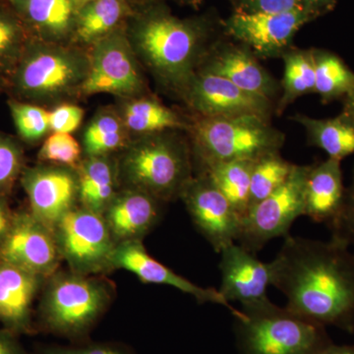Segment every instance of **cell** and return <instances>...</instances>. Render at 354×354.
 Returning <instances> with one entry per match:
<instances>
[{
    "instance_id": "6da1fadb",
    "label": "cell",
    "mask_w": 354,
    "mask_h": 354,
    "mask_svg": "<svg viewBox=\"0 0 354 354\" xmlns=\"http://www.w3.org/2000/svg\"><path fill=\"white\" fill-rule=\"evenodd\" d=\"M272 286L286 308L324 326L354 333V251L341 239L286 235L272 261Z\"/></svg>"
},
{
    "instance_id": "7a4b0ae2",
    "label": "cell",
    "mask_w": 354,
    "mask_h": 354,
    "mask_svg": "<svg viewBox=\"0 0 354 354\" xmlns=\"http://www.w3.org/2000/svg\"><path fill=\"white\" fill-rule=\"evenodd\" d=\"M207 39V28L198 23L153 11L135 27L134 51L160 82L183 94L209 51Z\"/></svg>"
},
{
    "instance_id": "3957f363",
    "label": "cell",
    "mask_w": 354,
    "mask_h": 354,
    "mask_svg": "<svg viewBox=\"0 0 354 354\" xmlns=\"http://www.w3.org/2000/svg\"><path fill=\"white\" fill-rule=\"evenodd\" d=\"M118 174L127 188L143 191L162 203L180 197L192 178L190 150L171 135H146L123 153Z\"/></svg>"
},
{
    "instance_id": "277c9868",
    "label": "cell",
    "mask_w": 354,
    "mask_h": 354,
    "mask_svg": "<svg viewBox=\"0 0 354 354\" xmlns=\"http://www.w3.org/2000/svg\"><path fill=\"white\" fill-rule=\"evenodd\" d=\"M235 320L245 354H314L332 344L324 326L272 304L269 297L241 306Z\"/></svg>"
},
{
    "instance_id": "5b68a950",
    "label": "cell",
    "mask_w": 354,
    "mask_h": 354,
    "mask_svg": "<svg viewBox=\"0 0 354 354\" xmlns=\"http://www.w3.org/2000/svg\"><path fill=\"white\" fill-rule=\"evenodd\" d=\"M90 58L79 51L44 41H29L7 78V87L22 101L50 102L82 87Z\"/></svg>"
},
{
    "instance_id": "8992f818",
    "label": "cell",
    "mask_w": 354,
    "mask_h": 354,
    "mask_svg": "<svg viewBox=\"0 0 354 354\" xmlns=\"http://www.w3.org/2000/svg\"><path fill=\"white\" fill-rule=\"evenodd\" d=\"M264 116L200 118L192 127L194 153L200 165L256 160L279 153L285 134L272 127Z\"/></svg>"
},
{
    "instance_id": "52a82bcc",
    "label": "cell",
    "mask_w": 354,
    "mask_h": 354,
    "mask_svg": "<svg viewBox=\"0 0 354 354\" xmlns=\"http://www.w3.org/2000/svg\"><path fill=\"white\" fill-rule=\"evenodd\" d=\"M111 300L109 283L76 274H53L41 304L46 327L64 335H78L90 329Z\"/></svg>"
},
{
    "instance_id": "ba28073f",
    "label": "cell",
    "mask_w": 354,
    "mask_h": 354,
    "mask_svg": "<svg viewBox=\"0 0 354 354\" xmlns=\"http://www.w3.org/2000/svg\"><path fill=\"white\" fill-rule=\"evenodd\" d=\"M62 259L71 272L91 274L109 271L115 242L102 214L73 207L53 225Z\"/></svg>"
},
{
    "instance_id": "9c48e42d",
    "label": "cell",
    "mask_w": 354,
    "mask_h": 354,
    "mask_svg": "<svg viewBox=\"0 0 354 354\" xmlns=\"http://www.w3.org/2000/svg\"><path fill=\"white\" fill-rule=\"evenodd\" d=\"M307 171L308 165H293L278 190L249 208L241 220L239 245L256 255L272 239L290 234L292 223L304 216Z\"/></svg>"
},
{
    "instance_id": "30bf717a",
    "label": "cell",
    "mask_w": 354,
    "mask_h": 354,
    "mask_svg": "<svg viewBox=\"0 0 354 354\" xmlns=\"http://www.w3.org/2000/svg\"><path fill=\"white\" fill-rule=\"evenodd\" d=\"M88 75L80 93H108L123 97L139 94L144 88L136 53L130 41L113 32L94 44Z\"/></svg>"
},
{
    "instance_id": "8fae6325",
    "label": "cell",
    "mask_w": 354,
    "mask_h": 354,
    "mask_svg": "<svg viewBox=\"0 0 354 354\" xmlns=\"http://www.w3.org/2000/svg\"><path fill=\"white\" fill-rule=\"evenodd\" d=\"M179 198L195 227L216 253L237 242L242 218L208 177L204 174L192 177Z\"/></svg>"
},
{
    "instance_id": "7c38bea8",
    "label": "cell",
    "mask_w": 354,
    "mask_h": 354,
    "mask_svg": "<svg viewBox=\"0 0 354 354\" xmlns=\"http://www.w3.org/2000/svg\"><path fill=\"white\" fill-rule=\"evenodd\" d=\"M60 260L53 230L32 213L14 214L0 243V262L46 278L55 274Z\"/></svg>"
},
{
    "instance_id": "4fadbf2b",
    "label": "cell",
    "mask_w": 354,
    "mask_h": 354,
    "mask_svg": "<svg viewBox=\"0 0 354 354\" xmlns=\"http://www.w3.org/2000/svg\"><path fill=\"white\" fill-rule=\"evenodd\" d=\"M312 18L304 10L288 13L236 11L225 22V31L260 57H283L293 37Z\"/></svg>"
},
{
    "instance_id": "5bb4252c",
    "label": "cell",
    "mask_w": 354,
    "mask_h": 354,
    "mask_svg": "<svg viewBox=\"0 0 354 354\" xmlns=\"http://www.w3.org/2000/svg\"><path fill=\"white\" fill-rule=\"evenodd\" d=\"M201 118L253 115L270 118L272 102L237 87L223 77L197 71L183 94Z\"/></svg>"
},
{
    "instance_id": "9a60e30c",
    "label": "cell",
    "mask_w": 354,
    "mask_h": 354,
    "mask_svg": "<svg viewBox=\"0 0 354 354\" xmlns=\"http://www.w3.org/2000/svg\"><path fill=\"white\" fill-rule=\"evenodd\" d=\"M111 267L113 269H123L133 272L144 283L171 286L196 298L200 304L221 305L230 310L234 318L241 315V310L232 307L223 297L220 290L203 288L176 274L147 252L142 241L116 244L111 258Z\"/></svg>"
},
{
    "instance_id": "2e32d148",
    "label": "cell",
    "mask_w": 354,
    "mask_h": 354,
    "mask_svg": "<svg viewBox=\"0 0 354 354\" xmlns=\"http://www.w3.org/2000/svg\"><path fill=\"white\" fill-rule=\"evenodd\" d=\"M31 213L50 228L78 199V177L68 167H35L21 177Z\"/></svg>"
},
{
    "instance_id": "e0dca14e",
    "label": "cell",
    "mask_w": 354,
    "mask_h": 354,
    "mask_svg": "<svg viewBox=\"0 0 354 354\" xmlns=\"http://www.w3.org/2000/svg\"><path fill=\"white\" fill-rule=\"evenodd\" d=\"M197 71L223 77L237 87L274 102L281 86L244 46L218 44L209 48Z\"/></svg>"
},
{
    "instance_id": "ac0fdd59",
    "label": "cell",
    "mask_w": 354,
    "mask_h": 354,
    "mask_svg": "<svg viewBox=\"0 0 354 354\" xmlns=\"http://www.w3.org/2000/svg\"><path fill=\"white\" fill-rule=\"evenodd\" d=\"M220 292L227 302L246 306L268 298L272 286L271 263H264L237 242L221 251Z\"/></svg>"
},
{
    "instance_id": "d6986e66",
    "label": "cell",
    "mask_w": 354,
    "mask_h": 354,
    "mask_svg": "<svg viewBox=\"0 0 354 354\" xmlns=\"http://www.w3.org/2000/svg\"><path fill=\"white\" fill-rule=\"evenodd\" d=\"M162 204L141 190L127 188L116 193L102 213L115 244L142 241L160 221Z\"/></svg>"
},
{
    "instance_id": "ffe728a7",
    "label": "cell",
    "mask_w": 354,
    "mask_h": 354,
    "mask_svg": "<svg viewBox=\"0 0 354 354\" xmlns=\"http://www.w3.org/2000/svg\"><path fill=\"white\" fill-rule=\"evenodd\" d=\"M346 191L342 160L328 158L323 162L308 165L305 183L304 216L330 227L341 214Z\"/></svg>"
},
{
    "instance_id": "44dd1931",
    "label": "cell",
    "mask_w": 354,
    "mask_h": 354,
    "mask_svg": "<svg viewBox=\"0 0 354 354\" xmlns=\"http://www.w3.org/2000/svg\"><path fill=\"white\" fill-rule=\"evenodd\" d=\"M43 277L0 262V323L13 334L31 330L32 306Z\"/></svg>"
},
{
    "instance_id": "7402d4cb",
    "label": "cell",
    "mask_w": 354,
    "mask_h": 354,
    "mask_svg": "<svg viewBox=\"0 0 354 354\" xmlns=\"http://www.w3.org/2000/svg\"><path fill=\"white\" fill-rule=\"evenodd\" d=\"M77 177L80 206L102 215L118 193V167L106 156L88 157L79 165Z\"/></svg>"
},
{
    "instance_id": "603a6c76",
    "label": "cell",
    "mask_w": 354,
    "mask_h": 354,
    "mask_svg": "<svg viewBox=\"0 0 354 354\" xmlns=\"http://www.w3.org/2000/svg\"><path fill=\"white\" fill-rule=\"evenodd\" d=\"M292 120L304 127L310 145L323 150L328 158L342 160L354 155V123L344 113L325 120L297 114Z\"/></svg>"
},
{
    "instance_id": "cb8c5ba5",
    "label": "cell",
    "mask_w": 354,
    "mask_h": 354,
    "mask_svg": "<svg viewBox=\"0 0 354 354\" xmlns=\"http://www.w3.org/2000/svg\"><path fill=\"white\" fill-rule=\"evenodd\" d=\"M77 3L74 0H29L25 15L41 41L55 43L75 29Z\"/></svg>"
},
{
    "instance_id": "d4e9b609",
    "label": "cell",
    "mask_w": 354,
    "mask_h": 354,
    "mask_svg": "<svg viewBox=\"0 0 354 354\" xmlns=\"http://www.w3.org/2000/svg\"><path fill=\"white\" fill-rule=\"evenodd\" d=\"M254 160L216 162L202 167L200 174L208 177L241 218L250 207V184Z\"/></svg>"
},
{
    "instance_id": "484cf974",
    "label": "cell",
    "mask_w": 354,
    "mask_h": 354,
    "mask_svg": "<svg viewBox=\"0 0 354 354\" xmlns=\"http://www.w3.org/2000/svg\"><path fill=\"white\" fill-rule=\"evenodd\" d=\"M122 0H91L79 8L75 31L84 44H95L113 32L125 16Z\"/></svg>"
},
{
    "instance_id": "4316f807",
    "label": "cell",
    "mask_w": 354,
    "mask_h": 354,
    "mask_svg": "<svg viewBox=\"0 0 354 354\" xmlns=\"http://www.w3.org/2000/svg\"><path fill=\"white\" fill-rule=\"evenodd\" d=\"M122 121L128 129L145 136L187 127L176 111L152 99L135 100L128 104Z\"/></svg>"
},
{
    "instance_id": "83f0119b",
    "label": "cell",
    "mask_w": 354,
    "mask_h": 354,
    "mask_svg": "<svg viewBox=\"0 0 354 354\" xmlns=\"http://www.w3.org/2000/svg\"><path fill=\"white\" fill-rule=\"evenodd\" d=\"M315 92L323 102L344 99L354 88V73L341 57L328 50H312Z\"/></svg>"
},
{
    "instance_id": "f1b7e54d",
    "label": "cell",
    "mask_w": 354,
    "mask_h": 354,
    "mask_svg": "<svg viewBox=\"0 0 354 354\" xmlns=\"http://www.w3.org/2000/svg\"><path fill=\"white\" fill-rule=\"evenodd\" d=\"M281 57L285 62V74L281 87L283 94L276 109L279 113H283L298 97L315 92V67L312 50L290 48Z\"/></svg>"
},
{
    "instance_id": "f546056e",
    "label": "cell",
    "mask_w": 354,
    "mask_h": 354,
    "mask_svg": "<svg viewBox=\"0 0 354 354\" xmlns=\"http://www.w3.org/2000/svg\"><path fill=\"white\" fill-rule=\"evenodd\" d=\"M123 125V121L113 113H101L95 118L84 133V149L88 157L108 156L122 147L125 141Z\"/></svg>"
},
{
    "instance_id": "4dcf8cb0",
    "label": "cell",
    "mask_w": 354,
    "mask_h": 354,
    "mask_svg": "<svg viewBox=\"0 0 354 354\" xmlns=\"http://www.w3.org/2000/svg\"><path fill=\"white\" fill-rule=\"evenodd\" d=\"M293 165L281 158L279 153L256 160L251 176L250 207L278 190L290 176Z\"/></svg>"
},
{
    "instance_id": "1f68e13d",
    "label": "cell",
    "mask_w": 354,
    "mask_h": 354,
    "mask_svg": "<svg viewBox=\"0 0 354 354\" xmlns=\"http://www.w3.org/2000/svg\"><path fill=\"white\" fill-rule=\"evenodd\" d=\"M19 21L0 10V74L8 78L29 44Z\"/></svg>"
},
{
    "instance_id": "d6a6232c",
    "label": "cell",
    "mask_w": 354,
    "mask_h": 354,
    "mask_svg": "<svg viewBox=\"0 0 354 354\" xmlns=\"http://www.w3.org/2000/svg\"><path fill=\"white\" fill-rule=\"evenodd\" d=\"M9 109L21 138L32 143L43 138L50 129V113L35 104L11 100Z\"/></svg>"
},
{
    "instance_id": "836d02e7",
    "label": "cell",
    "mask_w": 354,
    "mask_h": 354,
    "mask_svg": "<svg viewBox=\"0 0 354 354\" xmlns=\"http://www.w3.org/2000/svg\"><path fill=\"white\" fill-rule=\"evenodd\" d=\"M81 148L78 142L67 133H53L44 141L39 158L46 162L73 167L79 162Z\"/></svg>"
},
{
    "instance_id": "e575fe53",
    "label": "cell",
    "mask_w": 354,
    "mask_h": 354,
    "mask_svg": "<svg viewBox=\"0 0 354 354\" xmlns=\"http://www.w3.org/2000/svg\"><path fill=\"white\" fill-rule=\"evenodd\" d=\"M22 148L11 137L0 134V195L6 196L22 172Z\"/></svg>"
},
{
    "instance_id": "d590c367",
    "label": "cell",
    "mask_w": 354,
    "mask_h": 354,
    "mask_svg": "<svg viewBox=\"0 0 354 354\" xmlns=\"http://www.w3.org/2000/svg\"><path fill=\"white\" fill-rule=\"evenodd\" d=\"M329 228L332 236L341 239L354 251V169L351 185L346 188L341 214Z\"/></svg>"
},
{
    "instance_id": "8d00e7d4",
    "label": "cell",
    "mask_w": 354,
    "mask_h": 354,
    "mask_svg": "<svg viewBox=\"0 0 354 354\" xmlns=\"http://www.w3.org/2000/svg\"><path fill=\"white\" fill-rule=\"evenodd\" d=\"M84 111L74 104H62L50 113V129L55 133L71 134L80 127Z\"/></svg>"
},
{
    "instance_id": "74e56055",
    "label": "cell",
    "mask_w": 354,
    "mask_h": 354,
    "mask_svg": "<svg viewBox=\"0 0 354 354\" xmlns=\"http://www.w3.org/2000/svg\"><path fill=\"white\" fill-rule=\"evenodd\" d=\"M236 11L248 13H288L304 10L302 0H239ZM305 11V10H304Z\"/></svg>"
},
{
    "instance_id": "f35d334b",
    "label": "cell",
    "mask_w": 354,
    "mask_h": 354,
    "mask_svg": "<svg viewBox=\"0 0 354 354\" xmlns=\"http://www.w3.org/2000/svg\"><path fill=\"white\" fill-rule=\"evenodd\" d=\"M44 354H130L124 349L109 344L84 346V348H51L46 349Z\"/></svg>"
},
{
    "instance_id": "ab89813d",
    "label": "cell",
    "mask_w": 354,
    "mask_h": 354,
    "mask_svg": "<svg viewBox=\"0 0 354 354\" xmlns=\"http://www.w3.org/2000/svg\"><path fill=\"white\" fill-rule=\"evenodd\" d=\"M302 3L305 12L313 20L332 11L337 4V0H302Z\"/></svg>"
},
{
    "instance_id": "60d3db41",
    "label": "cell",
    "mask_w": 354,
    "mask_h": 354,
    "mask_svg": "<svg viewBox=\"0 0 354 354\" xmlns=\"http://www.w3.org/2000/svg\"><path fill=\"white\" fill-rule=\"evenodd\" d=\"M0 354H28L15 339V334L0 329Z\"/></svg>"
},
{
    "instance_id": "b9f144b4",
    "label": "cell",
    "mask_w": 354,
    "mask_h": 354,
    "mask_svg": "<svg viewBox=\"0 0 354 354\" xmlns=\"http://www.w3.org/2000/svg\"><path fill=\"white\" fill-rule=\"evenodd\" d=\"M14 214L11 213L4 195H0V243L10 227Z\"/></svg>"
},
{
    "instance_id": "7bdbcfd3",
    "label": "cell",
    "mask_w": 354,
    "mask_h": 354,
    "mask_svg": "<svg viewBox=\"0 0 354 354\" xmlns=\"http://www.w3.org/2000/svg\"><path fill=\"white\" fill-rule=\"evenodd\" d=\"M314 354H354V344L351 346H337L330 344Z\"/></svg>"
},
{
    "instance_id": "ee69618b",
    "label": "cell",
    "mask_w": 354,
    "mask_h": 354,
    "mask_svg": "<svg viewBox=\"0 0 354 354\" xmlns=\"http://www.w3.org/2000/svg\"><path fill=\"white\" fill-rule=\"evenodd\" d=\"M342 100H344V111L342 113L354 123V88Z\"/></svg>"
},
{
    "instance_id": "f6af8a7d",
    "label": "cell",
    "mask_w": 354,
    "mask_h": 354,
    "mask_svg": "<svg viewBox=\"0 0 354 354\" xmlns=\"http://www.w3.org/2000/svg\"><path fill=\"white\" fill-rule=\"evenodd\" d=\"M19 12L24 14L29 0H9Z\"/></svg>"
},
{
    "instance_id": "bcb514c9",
    "label": "cell",
    "mask_w": 354,
    "mask_h": 354,
    "mask_svg": "<svg viewBox=\"0 0 354 354\" xmlns=\"http://www.w3.org/2000/svg\"><path fill=\"white\" fill-rule=\"evenodd\" d=\"M7 87V79L3 75L0 74V92Z\"/></svg>"
},
{
    "instance_id": "7dc6e473",
    "label": "cell",
    "mask_w": 354,
    "mask_h": 354,
    "mask_svg": "<svg viewBox=\"0 0 354 354\" xmlns=\"http://www.w3.org/2000/svg\"><path fill=\"white\" fill-rule=\"evenodd\" d=\"M183 1L186 2V3L193 4V6H197L202 0H183Z\"/></svg>"
},
{
    "instance_id": "c3c4849f",
    "label": "cell",
    "mask_w": 354,
    "mask_h": 354,
    "mask_svg": "<svg viewBox=\"0 0 354 354\" xmlns=\"http://www.w3.org/2000/svg\"><path fill=\"white\" fill-rule=\"evenodd\" d=\"M76 2L77 6H84V4L87 3V2L91 1V0H74Z\"/></svg>"
}]
</instances>
